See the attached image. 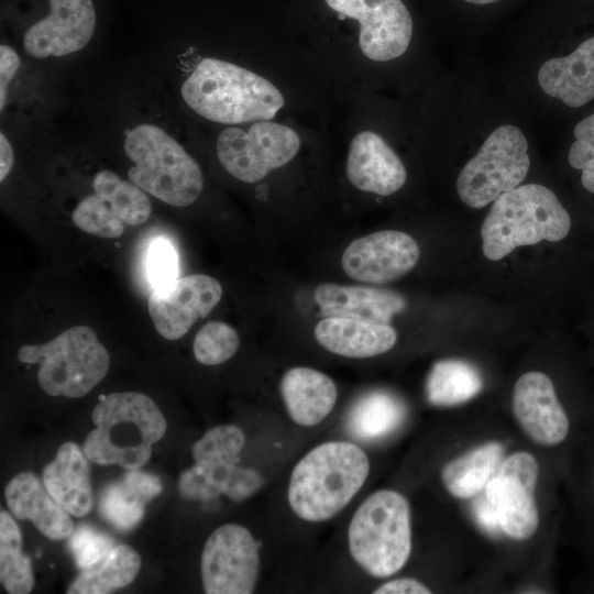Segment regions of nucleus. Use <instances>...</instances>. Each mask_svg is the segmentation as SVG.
Masks as SVG:
<instances>
[{
	"label": "nucleus",
	"mask_w": 594,
	"mask_h": 594,
	"mask_svg": "<svg viewBox=\"0 0 594 594\" xmlns=\"http://www.w3.org/2000/svg\"><path fill=\"white\" fill-rule=\"evenodd\" d=\"M180 94L202 118L230 125L271 120L285 105L280 90L266 78L212 57L197 64Z\"/></svg>",
	"instance_id": "nucleus-1"
},
{
	"label": "nucleus",
	"mask_w": 594,
	"mask_h": 594,
	"mask_svg": "<svg viewBox=\"0 0 594 594\" xmlns=\"http://www.w3.org/2000/svg\"><path fill=\"white\" fill-rule=\"evenodd\" d=\"M369 472V458L356 444L322 443L295 465L288 485L289 506L306 521L331 519L361 490Z\"/></svg>",
	"instance_id": "nucleus-2"
},
{
	"label": "nucleus",
	"mask_w": 594,
	"mask_h": 594,
	"mask_svg": "<svg viewBox=\"0 0 594 594\" xmlns=\"http://www.w3.org/2000/svg\"><path fill=\"white\" fill-rule=\"evenodd\" d=\"M96 426L85 439L88 460L102 465L117 464L139 470L152 454V446L166 431V420L157 405L138 392L112 393L95 406Z\"/></svg>",
	"instance_id": "nucleus-3"
},
{
	"label": "nucleus",
	"mask_w": 594,
	"mask_h": 594,
	"mask_svg": "<svg viewBox=\"0 0 594 594\" xmlns=\"http://www.w3.org/2000/svg\"><path fill=\"white\" fill-rule=\"evenodd\" d=\"M570 230L571 217L556 194L526 184L494 201L481 227L482 251L498 261L519 246L562 241Z\"/></svg>",
	"instance_id": "nucleus-4"
},
{
	"label": "nucleus",
	"mask_w": 594,
	"mask_h": 594,
	"mask_svg": "<svg viewBox=\"0 0 594 594\" xmlns=\"http://www.w3.org/2000/svg\"><path fill=\"white\" fill-rule=\"evenodd\" d=\"M124 152L134 163L129 179L158 200L186 207L201 194L204 176L198 163L157 125L143 123L131 129Z\"/></svg>",
	"instance_id": "nucleus-5"
},
{
	"label": "nucleus",
	"mask_w": 594,
	"mask_h": 594,
	"mask_svg": "<svg viewBox=\"0 0 594 594\" xmlns=\"http://www.w3.org/2000/svg\"><path fill=\"white\" fill-rule=\"evenodd\" d=\"M348 542L353 560L372 576L387 578L398 572L411 552L407 499L392 490L371 494L351 519Z\"/></svg>",
	"instance_id": "nucleus-6"
},
{
	"label": "nucleus",
	"mask_w": 594,
	"mask_h": 594,
	"mask_svg": "<svg viewBox=\"0 0 594 594\" xmlns=\"http://www.w3.org/2000/svg\"><path fill=\"white\" fill-rule=\"evenodd\" d=\"M22 363L38 364L37 382L51 396L78 398L106 376L110 356L96 332L72 327L43 344H25L18 351Z\"/></svg>",
	"instance_id": "nucleus-7"
},
{
	"label": "nucleus",
	"mask_w": 594,
	"mask_h": 594,
	"mask_svg": "<svg viewBox=\"0 0 594 594\" xmlns=\"http://www.w3.org/2000/svg\"><path fill=\"white\" fill-rule=\"evenodd\" d=\"M244 443L245 435L237 426L208 430L191 448L195 464L179 476L180 494L201 502L219 495L241 502L254 495L263 486L264 477L256 470L238 465Z\"/></svg>",
	"instance_id": "nucleus-8"
},
{
	"label": "nucleus",
	"mask_w": 594,
	"mask_h": 594,
	"mask_svg": "<svg viewBox=\"0 0 594 594\" xmlns=\"http://www.w3.org/2000/svg\"><path fill=\"white\" fill-rule=\"evenodd\" d=\"M530 166L528 142L519 128H496L457 178V191L469 207L479 209L522 183Z\"/></svg>",
	"instance_id": "nucleus-9"
},
{
	"label": "nucleus",
	"mask_w": 594,
	"mask_h": 594,
	"mask_svg": "<svg viewBox=\"0 0 594 594\" xmlns=\"http://www.w3.org/2000/svg\"><path fill=\"white\" fill-rule=\"evenodd\" d=\"M299 148L300 138L296 131L270 120L256 121L248 130L227 128L217 139L220 164L244 183H256L271 170L286 165Z\"/></svg>",
	"instance_id": "nucleus-10"
},
{
	"label": "nucleus",
	"mask_w": 594,
	"mask_h": 594,
	"mask_svg": "<svg viewBox=\"0 0 594 594\" xmlns=\"http://www.w3.org/2000/svg\"><path fill=\"white\" fill-rule=\"evenodd\" d=\"M200 569L206 593L250 594L260 573V543L243 526H220L205 543Z\"/></svg>",
	"instance_id": "nucleus-11"
},
{
	"label": "nucleus",
	"mask_w": 594,
	"mask_h": 594,
	"mask_svg": "<svg viewBox=\"0 0 594 594\" xmlns=\"http://www.w3.org/2000/svg\"><path fill=\"white\" fill-rule=\"evenodd\" d=\"M538 463L528 452L504 459L498 472L485 486V496L497 509L502 530L513 539L530 538L538 528L535 499Z\"/></svg>",
	"instance_id": "nucleus-12"
},
{
	"label": "nucleus",
	"mask_w": 594,
	"mask_h": 594,
	"mask_svg": "<svg viewBox=\"0 0 594 594\" xmlns=\"http://www.w3.org/2000/svg\"><path fill=\"white\" fill-rule=\"evenodd\" d=\"M329 8L360 23L359 45L374 62L402 56L413 35V19L402 0H324Z\"/></svg>",
	"instance_id": "nucleus-13"
},
{
	"label": "nucleus",
	"mask_w": 594,
	"mask_h": 594,
	"mask_svg": "<svg viewBox=\"0 0 594 594\" xmlns=\"http://www.w3.org/2000/svg\"><path fill=\"white\" fill-rule=\"evenodd\" d=\"M221 297L222 287L216 278L193 274L154 288L147 310L156 331L167 340H177L210 314Z\"/></svg>",
	"instance_id": "nucleus-14"
},
{
	"label": "nucleus",
	"mask_w": 594,
	"mask_h": 594,
	"mask_svg": "<svg viewBox=\"0 0 594 594\" xmlns=\"http://www.w3.org/2000/svg\"><path fill=\"white\" fill-rule=\"evenodd\" d=\"M419 255V246L411 235L383 230L352 241L343 252L341 265L355 280L384 284L409 273Z\"/></svg>",
	"instance_id": "nucleus-15"
},
{
	"label": "nucleus",
	"mask_w": 594,
	"mask_h": 594,
	"mask_svg": "<svg viewBox=\"0 0 594 594\" xmlns=\"http://www.w3.org/2000/svg\"><path fill=\"white\" fill-rule=\"evenodd\" d=\"M50 13L24 34L25 52L35 58L61 57L84 48L92 37V0H48Z\"/></svg>",
	"instance_id": "nucleus-16"
},
{
	"label": "nucleus",
	"mask_w": 594,
	"mask_h": 594,
	"mask_svg": "<svg viewBox=\"0 0 594 594\" xmlns=\"http://www.w3.org/2000/svg\"><path fill=\"white\" fill-rule=\"evenodd\" d=\"M513 411L526 435L541 446H557L568 436V416L551 380L541 372H527L516 381Z\"/></svg>",
	"instance_id": "nucleus-17"
},
{
	"label": "nucleus",
	"mask_w": 594,
	"mask_h": 594,
	"mask_svg": "<svg viewBox=\"0 0 594 594\" xmlns=\"http://www.w3.org/2000/svg\"><path fill=\"white\" fill-rule=\"evenodd\" d=\"M346 176L358 189L389 196L407 179V170L395 151L375 132H359L351 141Z\"/></svg>",
	"instance_id": "nucleus-18"
},
{
	"label": "nucleus",
	"mask_w": 594,
	"mask_h": 594,
	"mask_svg": "<svg viewBox=\"0 0 594 594\" xmlns=\"http://www.w3.org/2000/svg\"><path fill=\"white\" fill-rule=\"evenodd\" d=\"M314 298L322 315L389 324L405 310V298L393 290L370 286L324 283L316 287Z\"/></svg>",
	"instance_id": "nucleus-19"
},
{
	"label": "nucleus",
	"mask_w": 594,
	"mask_h": 594,
	"mask_svg": "<svg viewBox=\"0 0 594 594\" xmlns=\"http://www.w3.org/2000/svg\"><path fill=\"white\" fill-rule=\"evenodd\" d=\"M4 496L12 515L29 519L35 528L52 540L70 537L74 524L68 513L52 497L36 475L22 472L6 486Z\"/></svg>",
	"instance_id": "nucleus-20"
},
{
	"label": "nucleus",
	"mask_w": 594,
	"mask_h": 594,
	"mask_svg": "<svg viewBox=\"0 0 594 594\" xmlns=\"http://www.w3.org/2000/svg\"><path fill=\"white\" fill-rule=\"evenodd\" d=\"M541 90L571 108L594 99V36L571 54L546 61L538 72Z\"/></svg>",
	"instance_id": "nucleus-21"
},
{
	"label": "nucleus",
	"mask_w": 594,
	"mask_h": 594,
	"mask_svg": "<svg viewBox=\"0 0 594 594\" xmlns=\"http://www.w3.org/2000/svg\"><path fill=\"white\" fill-rule=\"evenodd\" d=\"M315 337L328 351L352 359H365L389 351L397 341L391 324L345 317H327L315 327Z\"/></svg>",
	"instance_id": "nucleus-22"
},
{
	"label": "nucleus",
	"mask_w": 594,
	"mask_h": 594,
	"mask_svg": "<svg viewBox=\"0 0 594 594\" xmlns=\"http://www.w3.org/2000/svg\"><path fill=\"white\" fill-rule=\"evenodd\" d=\"M43 484L52 497L75 517L92 508L89 465L84 451L74 442H64L55 459L43 470Z\"/></svg>",
	"instance_id": "nucleus-23"
},
{
	"label": "nucleus",
	"mask_w": 594,
	"mask_h": 594,
	"mask_svg": "<svg viewBox=\"0 0 594 594\" xmlns=\"http://www.w3.org/2000/svg\"><path fill=\"white\" fill-rule=\"evenodd\" d=\"M280 394L289 417L299 426L312 427L333 409L338 389L324 373L310 367H293L280 381Z\"/></svg>",
	"instance_id": "nucleus-24"
},
{
	"label": "nucleus",
	"mask_w": 594,
	"mask_h": 594,
	"mask_svg": "<svg viewBox=\"0 0 594 594\" xmlns=\"http://www.w3.org/2000/svg\"><path fill=\"white\" fill-rule=\"evenodd\" d=\"M161 480L153 474L129 470L108 484L99 497L101 516L116 529L127 531L143 518L145 505L162 492Z\"/></svg>",
	"instance_id": "nucleus-25"
},
{
	"label": "nucleus",
	"mask_w": 594,
	"mask_h": 594,
	"mask_svg": "<svg viewBox=\"0 0 594 594\" xmlns=\"http://www.w3.org/2000/svg\"><path fill=\"white\" fill-rule=\"evenodd\" d=\"M504 454V447L493 441L449 461L441 471L444 487L458 498L477 495L498 472Z\"/></svg>",
	"instance_id": "nucleus-26"
},
{
	"label": "nucleus",
	"mask_w": 594,
	"mask_h": 594,
	"mask_svg": "<svg viewBox=\"0 0 594 594\" xmlns=\"http://www.w3.org/2000/svg\"><path fill=\"white\" fill-rule=\"evenodd\" d=\"M406 409L394 395L376 391L359 398L346 417L349 433L361 441H374L394 432L404 421Z\"/></svg>",
	"instance_id": "nucleus-27"
},
{
	"label": "nucleus",
	"mask_w": 594,
	"mask_h": 594,
	"mask_svg": "<svg viewBox=\"0 0 594 594\" xmlns=\"http://www.w3.org/2000/svg\"><path fill=\"white\" fill-rule=\"evenodd\" d=\"M140 568V554L132 547L114 546L101 563L82 570L66 592L68 594L110 593L132 583Z\"/></svg>",
	"instance_id": "nucleus-28"
},
{
	"label": "nucleus",
	"mask_w": 594,
	"mask_h": 594,
	"mask_svg": "<svg viewBox=\"0 0 594 594\" xmlns=\"http://www.w3.org/2000/svg\"><path fill=\"white\" fill-rule=\"evenodd\" d=\"M482 387L475 366L462 360H441L429 372L426 396L433 406H454L475 397Z\"/></svg>",
	"instance_id": "nucleus-29"
},
{
	"label": "nucleus",
	"mask_w": 594,
	"mask_h": 594,
	"mask_svg": "<svg viewBox=\"0 0 594 594\" xmlns=\"http://www.w3.org/2000/svg\"><path fill=\"white\" fill-rule=\"evenodd\" d=\"M95 193L101 197L130 227L143 224L152 211L151 200L143 189L131 180H124L111 170H100L92 179Z\"/></svg>",
	"instance_id": "nucleus-30"
},
{
	"label": "nucleus",
	"mask_w": 594,
	"mask_h": 594,
	"mask_svg": "<svg viewBox=\"0 0 594 594\" xmlns=\"http://www.w3.org/2000/svg\"><path fill=\"white\" fill-rule=\"evenodd\" d=\"M0 580L10 594H28L34 586L31 559L22 552V535L11 515L0 512Z\"/></svg>",
	"instance_id": "nucleus-31"
},
{
	"label": "nucleus",
	"mask_w": 594,
	"mask_h": 594,
	"mask_svg": "<svg viewBox=\"0 0 594 594\" xmlns=\"http://www.w3.org/2000/svg\"><path fill=\"white\" fill-rule=\"evenodd\" d=\"M240 338L235 329L222 321H210L201 327L194 340V355L204 365H218L238 351Z\"/></svg>",
	"instance_id": "nucleus-32"
},
{
	"label": "nucleus",
	"mask_w": 594,
	"mask_h": 594,
	"mask_svg": "<svg viewBox=\"0 0 594 594\" xmlns=\"http://www.w3.org/2000/svg\"><path fill=\"white\" fill-rule=\"evenodd\" d=\"M72 221L86 233L108 239L121 237L125 226L96 193L84 197L77 204Z\"/></svg>",
	"instance_id": "nucleus-33"
},
{
	"label": "nucleus",
	"mask_w": 594,
	"mask_h": 594,
	"mask_svg": "<svg viewBox=\"0 0 594 594\" xmlns=\"http://www.w3.org/2000/svg\"><path fill=\"white\" fill-rule=\"evenodd\" d=\"M113 547V540L107 534L88 525L78 526L70 535L69 548L81 570L101 563Z\"/></svg>",
	"instance_id": "nucleus-34"
},
{
	"label": "nucleus",
	"mask_w": 594,
	"mask_h": 594,
	"mask_svg": "<svg viewBox=\"0 0 594 594\" xmlns=\"http://www.w3.org/2000/svg\"><path fill=\"white\" fill-rule=\"evenodd\" d=\"M575 141L571 144L568 161L572 168L581 170L583 187L594 194V113L581 120L574 128Z\"/></svg>",
	"instance_id": "nucleus-35"
},
{
	"label": "nucleus",
	"mask_w": 594,
	"mask_h": 594,
	"mask_svg": "<svg viewBox=\"0 0 594 594\" xmlns=\"http://www.w3.org/2000/svg\"><path fill=\"white\" fill-rule=\"evenodd\" d=\"M146 275L154 288L164 287L177 279L178 256L169 241L157 239L150 245Z\"/></svg>",
	"instance_id": "nucleus-36"
},
{
	"label": "nucleus",
	"mask_w": 594,
	"mask_h": 594,
	"mask_svg": "<svg viewBox=\"0 0 594 594\" xmlns=\"http://www.w3.org/2000/svg\"><path fill=\"white\" fill-rule=\"evenodd\" d=\"M20 67L19 55L8 45L0 46V109L3 110L8 86Z\"/></svg>",
	"instance_id": "nucleus-37"
},
{
	"label": "nucleus",
	"mask_w": 594,
	"mask_h": 594,
	"mask_svg": "<svg viewBox=\"0 0 594 594\" xmlns=\"http://www.w3.org/2000/svg\"><path fill=\"white\" fill-rule=\"evenodd\" d=\"M473 515L479 526L490 535H497L502 530L497 509L484 497L473 503Z\"/></svg>",
	"instance_id": "nucleus-38"
},
{
	"label": "nucleus",
	"mask_w": 594,
	"mask_h": 594,
	"mask_svg": "<svg viewBox=\"0 0 594 594\" xmlns=\"http://www.w3.org/2000/svg\"><path fill=\"white\" fill-rule=\"evenodd\" d=\"M374 594H429L431 591L421 582L415 579H396L388 581L376 590Z\"/></svg>",
	"instance_id": "nucleus-39"
},
{
	"label": "nucleus",
	"mask_w": 594,
	"mask_h": 594,
	"mask_svg": "<svg viewBox=\"0 0 594 594\" xmlns=\"http://www.w3.org/2000/svg\"><path fill=\"white\" fill-rule=\"evenodd\" d=\"M14 156L12 146L7 139V136L1 132L0 133V180L3 182L4 178L10 173L13 165Z\"/></svg>",
	"instance_id": "nucleus-40"
},
{
	"label": "nucleus",
	"mask_w": 594,
	"mask_h": 594,
	"mask_svg": "<svg viewBox=\"0 0 594 594\" xmlns=\"http://www.w3.org/2000/svg\"><path fill=\"white\" fill-rule=\"evenodd\" d=\"M465 2H469V3H473V4H490V3H494L498 0H463Z\"/></svg>",
	"instance_id": "nucleus-41"
}]
</instances>
